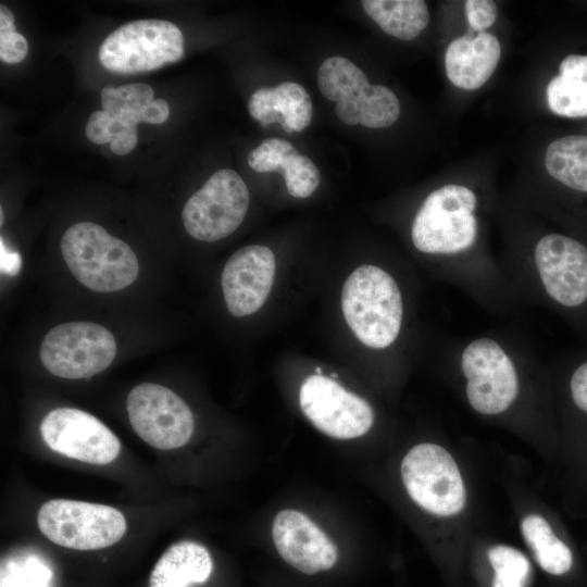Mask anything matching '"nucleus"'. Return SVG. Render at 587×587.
<instances>
[{
	"mask_svg": "<svg viewBox=\"0 0 587 587\" xmlns=\"http://www.w3.org/2000/svg\"><path fill=\"white\" fill-rule=\"evenodd\" d=\"M297 149L282 138H267L248 155L249 166L259 173L282 172L287 159Z\"/></svg>",
	"mask_w": 587,
	"mask_h": 587,
	"instance_id": "obj_28",
	"label": "nucleus"
},
{
	"mask_svg": "<svg viewBox=\"0 0 587 587\" xmlns=\"http://www.w3.org/2000/svg\"><path fill=\"white\" fill-rule=\"evenodd\" d=\"M183 55L180 29L163 20H138L120 26L103 40L98 53L104 68L120 74L153 71Z\"/></svg>",
	"mask_w": 587,
	"mask_h": 587,
	"instance_id": "obj_4",
	"label": "nucleus"
},
{
	"mask_svg": "<svg viewBox=\"0 0 587 587\" xmlns=\"http://www.w3.org/2000/svg\"><path fill=\"white\" fill-rule=\"evenodd\" d=\"M400 475L412 501L433 515L453 516L465 505L459 467L452 455L436 444L412 447L401 461Z\"/></svg>",
	"mask_w": 587,
	"mask_h": 587,
	"instance_id": "obj_5",
	"label": "nucleus"
},
{
	"mask_svg": "<svg viewBox=\"0 0 587 587\" xmlns=\"http://www.w3.org/2000/svg\"><path fill=\"white\" fill-rule=\"evenodd\" d=\"M39 530L55 545L75 550H97L117 542L126 532L122 512L110 505L54 499L37 514Z\"/></svg>",
	"mask_w": 587,
	"mask_h": 587,
	"instance_id": "obj_6",
	"label": "nucleus"
},
{
	"mask_svg": "<svg viewBox=\"0 0 587 587\" xmlns=\"http://www.w3.org/2000/svg\"><path fill=\"white\" fill-rule=\"evenodd\" d=\"M275 270V255L265 246L250 245L234 252L221 276L228 312L237 317L257 312L271 292Z\"/></svg>",
	"mask_w": 587,
	"mask_h": 587,
	"instance_id": "obj_15",
	"label": "nucleus"
},
{
	"mask_svg": "<svg viewBox=\"0 0 587 587\" xmlns=\"http://www.w3.org/2000/svg\"><path fill=\"white\" fill-rule=\"evenodd\" d=\"M317 85L330 101L340 102L357 97L370 83L364 72L344 57H330L320 66Z\"/></svg>",
	"mask_w": 587,
	"mask_h": 587,
	"instance_id": "obj_23",
	"label": "nucleus"
},
{
	"mask_svg": "<svg viewBox=\"0 0 587 587\" xmlns=\"http://www.w3.org/2000/svg\"><path fill=\"white\" fill-rule=\"evenodd\" d=\"M360 108V124L366 128H384L399 117L400 104L396 95L382 85H369L354 100Z\"/></svg>",
	"mask_w": 587,
	"mask_h": 587,
	"instance_id": "obj_24",
	"label": "nucleus"
},
{
	"mask_svg": "<svg viewBox=\"0 0 587 587\" xmlns=\"http://www.w3.org/2000/svg\"><path fill=\"white\" fill-rule=\"evenodd\" d=\"M362 8L383 32L401 40L416 38L429 21L422 0H364Z\"/></svg>",
	"mask_w": 587,
	"mask_h": 587,
	"instance_id": "obj_20",
	"label": "nucleus"
},
{
	"mask_svg": "<svg viewBox=\"0 0 587 587\" xmlns=\"http://www.w3.org/2000/svg\"><path fill=\"white\" fill-rule=\"evenodd\" d=\"M116 355L114 336L105 327L85 321L60 324L41 341L39 357L53 375L88 378L111 365Z\"/></svg>",
	"mask_w": 587,
	"mask_h": 587,
	"instance_id": "obj_7",
	"label": "nucleus"
},
{
	"mask_svg": "<svg viewBox=\"0 0 587 587\" xmlns=\"http://www.w3.org/2000/svg\"><path fill=\"white\" fill-rule=\"evenodd\" d=\"M0 216H1V222H0V224L2 225V223H3V212H2V209H1V212H0Z\"/></svg>",
	"mask_w": 587,
	"mask_h": 587,
	"instance_id": "obj_38",
	"label": "nucleus"
},
{
	"mask_svg": "<svg viewBox=\"0 0 587 587\" xmlns=\"http://www.w3.org/2000/svg\"><path fill=\"white\" fill-rule=\"evenodd\" d=\"M72 275L97 292H113L132 285L139 263L133 249L102 226L79 222L68 227L60 242Z\"/></svg>",
	"mask_w": 587,
	"mask_h": 587,
	"instance_id": "obj_2",
	"label": "nucleus"
},
{
	"mask_svg": "<svg viewBox=\"0 0 587 587\" xmlns=\"http://www.w3.org/2000/svg\"><path fill=\"white\" fill-rule=\"evenodd\" d=\"M110 118V115L103 110L95 111L90 115L86 124L85 134L91 142L104 145L112 141L109 132Z\"/></svg>",
	"mask_w": 587,
	"mask_h": 587,
	"instance_id": "obj_33",
	"label": "nucleus"
},
{
	"mask_svg": "<svg viewBox=\"0 0 587 587\" xmlns=\"http://www.w3.org/2000/svg\"><path fill=\"white\" fill-rule=\"evenodd\" d=\"M272 539L279 558L304 576L329 573L339 563L337 546L301 511H279L272 524Z\"/></svg>",
	"mask_w": 587,
	"mask_h": 587,
	"instance_id": "obj_14",
	"label": "nucleus"
},
{
	"mask_svg": "<svg viewBox=\"0 0 587 587\" xmlns=\"http://www.w3.org/2000/svg\"><path fill=\"white\" fill-rule=\"evenodd\" d=\"M249 190L230 168L215 172L186 202L182 220L195 239L212 242L234 233L249 207Z\"/></svg>",
	"mask_w": 587,
	"mask_h": 587,
	"instance_id": "obj_8",
	"label": "nucleus"
},
{
	"mask_svg": "<svg viewBox=\"0 0 587 587\" xmlns=\"http://www.w3.org/2000/svg\"><path fill=\"white\" fill-rule=\"evenodd\" d=\"M40 435L53 451L89 464L113 462L121 450L115 434L90 413L75 408H57L40 423Z\"/></svg>",
	"mask_w": 587,
	"mask_h": 587,
	"instance_id": "obj_13",
	"label": "nucleus"
},
{
	"mask_svg": "<svg viewBox=\"0 0 587 587\" xmlns=\"http://www.w3.org/2000/svg\"><path fill=\"white\" fill-rule=\"evenodd\" d=\"M475 193L461 185H446L427 196L412 223L414 247L427 254L457 255L476 241Z\"/></svg>",
	"mask_w": 587,
	"mask_h": 587,
	"instance_id": "obj_3",
	"label": "nucleus"
},
{
	"mask_svg": "<svg viewBox=\"0 0 587 587\" xmlns=\"http://www.w3.org/2000/svg\"><path fill=\"white\" fill-rule=\"evenodd\" d=\"M545 165L555 180L587 192V135H569L552 141L546 150Z\"/></svg>",
	"mask_w": 587,
	"mask_h": 587,
	"instance_id": "obj_21",
	"label": "nucleus"
},
{
	"mask_svg": "<svg viewBox=\"0 0 587 587\" xmlns=\"http://www.w3.org/2000/svg\"><path fill=\"white\" fill-rule=\"evenodd\" d=\"M465 392L478 413L495 415L505 411L519 391L515 365L499 342L480 337L469 342L461 353Z\"/></svg>",
	"mask_w": 587,
	"mask_h": 587,
	"instance_id": "obj_9",
	"label": "nucleus"
},
{
	"mask_svg": "<svg viewBox=\"0 0 587 587\" xmlns=\"http://www.w3.org/2000/svg\"><path fill=\"white\" fill-rule=\"evenodd\" d=\"M126 409L134 432L157 449L179 448L192 435L195 423L189 407L162 385H137L127 396Z\"/></svg>",
	"mask_w": 587,
	"mask_h": 587,
	"instance_id": "obj_12",
	"label": "nucleus"
},
{
	"mask_svg": "<svg viewBox=\"0 0 587 587\" xmlns=\"http://www.w3.org/2000/svg\"><path fill=\"white\" fill-rule=\"evenodd\" d=\"M521 530L536 562L546 573L561 576L572 569L571 549L554 535L550 524L541 515L525 516Z\"/></svg>",
	"mask_w": 587,
	"mask_h": 587,
	"instance_id": "obj_22",
	"label": "nucleus"
},
{
	"mask_svg": "<svg viewBox=\"0 0 587 587\" xmlns=\"http://www.w3.org/2000/svg\"><path fill=\"white\" fill-rule=\"evenodd\" d=\"M9 569L1 575V587H45L50 577L49 570L35 559L22 565L12 563Z\"/></svg>",
	"mask_w": 587,
	"mask_h": 587,
	"instance_id": "obj_29",
	"label": "nucleus"
},
{
	"mask_svg": "<svg viewBox=\"0 0 587 587\" xmlns=\"http://www.w3.org/2000/svg\"><path fill=\"white\" fill-rule=\"evenodd\" d=\"M345 320L367 347L384 349L398 337L403 319L400 289L390 274L375 265L355 268L342 287Z\"/></svg>",
	"mask_w": 587,
	"mask_h": 587,
	"instance_id": "obj_1",
	"label": "nucleus"
},
{
	"mask_svg": "<svg viewBox=\"0 0 587 587\" xmlns=\"http://www.w3.org/2000/svg\"><path fill=\"white\" fill-rule=\"evenodd\" d=\"M248 111L262 126L279 123L287 132H302L312 118V101L307 90L294 82L257 89L248 101Z\"/></svg>",
	"mask_w": 587,
	"mask_h": 587,
	"instance_id": "obj_17",
	"label": "nucleus"
},
{
	"mask_svg": "<svg viewBox=\"0 0 587 587\" xmlns=\"http://www.w3.org/2000/svg\"><path fill=\"white\" fill-rule=\"evenodd\" d=\"M299 404L311 424L334 439L361 437L374 423V411L366 400L322 374L303 380Z\"/></svg>",
	"mask_w": 587,
	"mask_h": 587,
	"instance_id": "obj_11",
	"label": "nucleus"
},
{
	"mask_svg": "<svg viewBox=\"0 0 587 587\" xmlns=\"http://www.w3.org/2000/svg\"><path fill=\"white\" fill-rule=\"evenodd\" d=\"M15 32L14 16L9 8L4 4L0 5V34Z\"/></svg>",
	"mask_w": 587,
	"mask_h": 587,
	"instance_id": "obj_37",
	"label": "nucleus"
},
{
	"mask_svg": "<svg viewBox=\"0 0 587 587\" xmlns=\"http://www.w3.org/2000/svg\"><path fill=\"white\" fill-rule=\"evenodd\" d=\"M109 132L112 137L110 149L117 155L128 154L137 145L138 136L136 126H128L110 115Z\"/></svg>",
	"mask_w": 587,
	"mask_h": 587,
	"instance_id": "obj_31",
	"label": "nucleus"
},
{
	"mask_svg": "<svg viewBox=\"0 0 587 587\" xmlns=\"http://www.w3.org/2000/svg\"><path fill=\"white\" fill-rule=\"evenodd\" d=\"M101 107L113 118L128 126L138 123L162 124L170 115L164 99H154L153 89L147 84H127L101 89Z\"/></svg>",
	"mask_w": 587,
	"mask_h": 587,
	"instance_id": "obj_19",
	"label": "nucleus"
},
{
	"mask_svg": "<svg viewBox=\"0 0 587 587\" xmlns=\"http://www.w3.org/2000/svg\"><path fill=\"white\" fill-rule=\"evenodd\" d=\"M28 52V43L17 32L0 34V59L5 63H18Z\"/></svg>",
	"mask_w": 587,
	"mask_h": 587,
	"instance_id": "obj_32",
	"label": "nucleus"
},
{
	"mask_svg": "<svg viewBox=\"0 0 587 587\" xmlns=\"http://www.w3.org/2000/svg\"><path fill=\"white\" fill-rule=\"evenodd\" d=\"M500 54V42L488 32L458 37L445 54L447 76L459 88L477 89L492 75Z\"/></svg>",
	"mask_w": 587,
	"mask_h": 587,
	"instance_id": "obj_16",
	"label": "nucleus"
},
{
	"mask_svg": "<svg viewBox=\"0 0 587 587\" xmlns=\"http://www.w3.org/2000/svg\"><path fill=\"white\" fill-rule=\"evenodd\" d=\"M465 14L472 29L484 32L497 18V5L490 0H469L465 2Z\"/></svg>",
	"mask_w": 587,
	"mask_h": 587,
	"instance_id": "obj_30",
	"label": "nucleus"
},
{
	"mask_svg": "<svg viewBox=\"0 0 587 587\" xmlns=\"http://www.w3.org/2000/svg\"><path fill=\"white\" fill-rule=\"evenodd\" d=\"M0 268L1 273L9 275V276H15L20 273L22 267V259L18 252L10 251L3 239L1 238L0 241Z\"/></svg>",
	"mask_w": 587,
	"mask_h": 587,
	"instance_id": "obj_36",
	"label": "nucleus"
},
{
	"mask_svg": "<svg viewBox=\"0 0 587 587\" xmlns=\"http://www.w3.org/2000/svg\"><path fill=\"white\" fill-rule=\"evenodd\" d=\"M534 264L548 298L561 310L587 313V246L551 233L539 239Z\"/></svg>",
	"mask_w": 587,
	"mask_h": 587,
	"instance_id": "obj_10",
	"label": "nucleus"
},
{
	"mask_svg": "<svg viewBox=\"0 0 587 587\" xmlns=\"http://www.w3.org/2000/svg\"><path fill=\"white\" fill-rule=\"evenodd\" d=\"M570 391L576 408L587 413V361L580 363L572 373Z\"/></svg>",
	"mask_w": 587,
	"mask_h": 587,
	"instance_id": "obj_34",
	"label": "nucleus"
},
{
	"mask_svg": "<svg viewBox=\"0 0 587 587\" xmlns=\"http://www.w3.org/2000/svg\"><path fill=\"white\" fill-rule=\"evenodd\" d=\"M488 561L494 570L491 587H528L532 565L527 557L520 550L497 545L487 552Z\"/></svg>",
	"mask_w": 587,
	"mask_h": 587,
	"instance_id": "obj_25",
	"label": "nucleus"
},
{
	"mask_svg": "<svg viewBox=\"0 0 587 587\" xmlns=\"http://www.w3.org/2000/svg\"><path fill=\"white\" fill-rule=\"evenodd\" d=\"M214 563L208 549L190 540L168 547L151 571L149 587H191L211 577Z\"/></svg>",
	"mask_w": 587,
	"mask_h": 587,
	"instance_id": "obj_18",
	"label": "nucleus"
},
{
	"mask_svg": "<svg viewBox=\"0 0 587 587\" xmlns=\"http://www.w3.org/2000/svg\"><path fill=\"white\" fill-rule=\"evenodd\" d=\"M546 93L553 113L566 117L587 116L586 85L558 75L549 82Z\"/></svg>",
	"mask_w": 587,
	"mask_h": 587,
	"instance_id": "obj_26",
	"label": "nucleus"
},
{
	"mask_svg": "<svg viewBox=\"0 0 587 587\" xmlns=\"http://www.w3.org/2000/svg\"><path fill=\"white\" fill-rule=\"evenodd\" d=\"M560 75L587 86V55L570 54L560 66Z\"/></svg>",
	"mask_w": 587,
	"mask_h": 587,
	"instance_id": "obj_35",
	"label": "nucleus"
},
{
	"mask_svg": "<svg viewBox=\"0 0 587 587\" xmlns=\"http://www.w3.org/2000/svg\"><path fill=\"white\" fill-rule=\"evenodd\" d=\"M286 187L295 198L310 197L320 184V172L316 165L298 151L291 154L280 172Z\"/></svg>",
	"mask_w": 587,
	"mask_h": 587,
	"instance_id": "obj_27",
	"label": "nucleus"
}]
</instances>
